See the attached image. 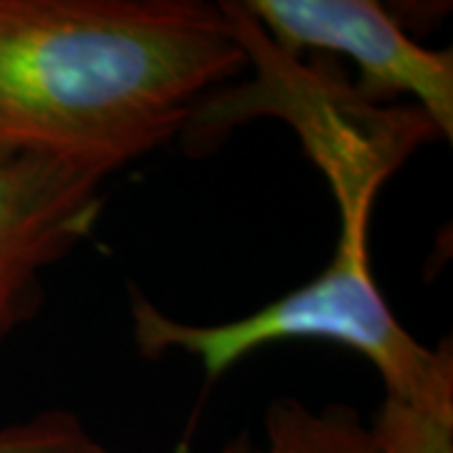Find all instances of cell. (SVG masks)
Listing matches in <instances>:
<instances>
[{"label":"cell","instance_id":"obj_7","mask_svg":"<svg viewBox=\"0 0 453 453\" xmlns=\"http://www.w3.org/2000/svg\"><path fill=\"white\" fill-rule=\"evenodd\" d=\"M0 453H109L71 411H41L0 426Z\"/></svg>","mask_w":453,"mask_h":453},{"label":"cell","instance_id":"obj_5","mask_svg":"<svg viewBox=\"0 0 453 453\" xmlns=\"http://www.w3.org/2000/svg\"><path fill=\"white\" fill-rule=\"evenodd\" d=\"M257 453H378L368 423L350 405H315L300 398H277L262 418Z\"/></svg>","mask_w":453,"mask_h":453},{"label":"cell","instance_id":"obj_3","mask_svg":"<svg viewBox=\"0 0 453 453\" xmlns=\"http://www.w3.org/2000/svg\"><path fill=\"white\" fill-rule=\"evenodd\" d=\"M240 5L288 56L323 50L350 58L360 76L356 88L368 101L405 96L438 136L451 142L453 53L416 43L383 5L371 0H247Z\"/></svg>","mask_w":453,"mask_h":453},{"label":"cell","instance_id":"obj_1","mask_svg":"<svg viewBox=\"0 0 453 453\" xmlns=\"http://www.w3.org/2000/svg\"><path fill=\"white\" fill-rule=\"evenodd\" d=\"M247 65L226 3L0 0V151L109 179Z\"/></svg>","mask_w":453,"mask_h":453},{"label":"cell","instance_id":"obj_6","mask_svg":"<svg viewBox=\"0 0 453 453\" xmlns=\"http://www.w3.org/2000/svg\"><path fill=\"white\" fill-rule=\"evenodd\" d=\"M368 428L378 453H453V368L408 398L383 395Z\"/></svg>","mask_w":453,"mask_h":453},{"label":"cell","instance_id":"obj_8","mask_svg":"<svg viewBox=\"0 0 453 453\" xmlns=\"http://www.w3.org/2000/svg\"><path fill=\"white\" fill-rule=\"evenodd\" d=\"M219 453H257V446L250 438V434H240V436L229 438L225 446L219 449Z\"/></svg>","mask_w":453,"mask_h":453},{"label":"cell","instance_id":"obj_2","mask_svg":"<svg viewBox=\"0 0 453 453\" xmlns=\"http://www.w3.org/2000/svg\"><path fill=\"white\" fill-rule=\"evenodd\" d=\"M368 237L371 225L340 222L335 255L318 275L270 305L226 323H184L134 292L136 348L149 357L166 353L195 357L211 383L265 345L325 340L365 357L380 375L386 395L408 398L451 371V340L426 348L398 323L372 280Z\"/></svg>","mask_w":453,"mask_h":453},{"label":"cell","instance_id":"obj_4","mask_svg":"<svg viewBox=\"0 0 453 453\" xmlns=\"http://www.w3.org/2000/svg\"><path fill=\"white\" fill-rule=\"evenodd\" d=\"M104 181L91 169L0 151V342L41 305V280L94 232Z\"/></svg>","mask_w":453,"mask_h":453}]
</instances>
